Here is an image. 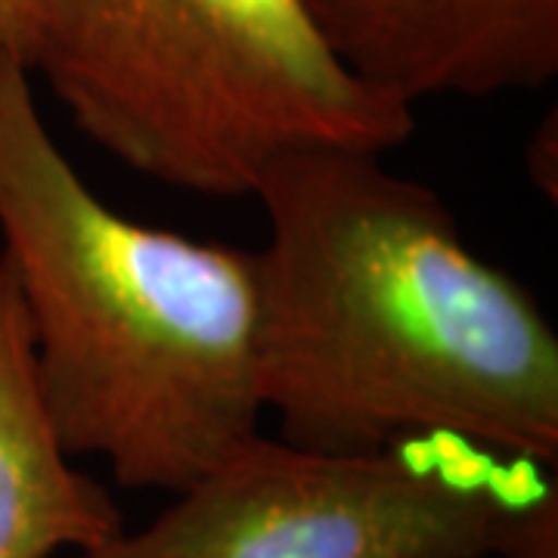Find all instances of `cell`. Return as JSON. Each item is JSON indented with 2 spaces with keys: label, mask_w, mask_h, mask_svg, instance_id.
I'll use <instances>...</instances> for the list:
<instances>
[{
  "label": "cell",
  "mask_w": 558,
  "mask_h": 558,
  "mask_svg": "<svg viewBox=\"0 0 558 558\" xmlns=\"http://www.w3.org/2000/svg\"><path fill=\"white\" fill-rule=\"evenodd\" d=\"M260 395L279 438L326 453L453 440L556 465L558 336L381 153L292 149L260 174Z\"/></svg>",
  "instance_id": "1"
},
{
  "label": "cell",
  "mask_w": 558,
  "mask_h": 558,
  "mask_svg": "<svg viewBox=\"0 0 558 558\" xmlns=\"http://www.w3.org/2000/svg\"><path fill=\"white\" fill-rule=\"evenodd\" d=\"M0 258L69 457L178 494L260 435L258 255L121 215L47 131L0 53Z\"/></svg>",
  "instance_id": "2"
},
{
  "label": "cell",
  "mask_w": 558,
  "mask_h": 558,
  "mask_svg": "<svg viewBox=\"0 0 558 558\" xmlns=\"http://www.w3.org/2000/svg\"><path fill=\"white\" fill-rule=\"evenodd\" d=\"M28 72L124 168L215 199L252 196L292 149L388 153L416 131L329 53L304 0H38Z\"/></svg>",
  "instance_id": "3"
},
{
  "label": "cell",
  "mask_w": 558,
  "mask_h": 558,
  "mask_svg": "<svg viewBox=\"0 0 558 558\" xmlns=\"http://www.w3.org/2000/svg\"><path fill=\"white\" fill-rule=\"evenodd\" d=\"M490 459L453 440L326 453L255 435L81 558H499L546 484L519 490Z\"/></svg>",
  "instance_id": "4"
},
{
  "label": "cell",
  "mask_w": 558,
  "mask_h": 558,
  "mask_svg": "<svg viewBox=\"0 0 558 558\" xmlns=\"http://www.w3.org/2000/svg\"><path fill=\"white\" fill-rule=\"evenodd\" d=\"M329 53L403 106L539 90L558 75V0H304Z\"/></svg>",
  "instance_id": "5"
},
{
  "label": "cell",
  "mask_w": 558,
  "mask_h": 558,
  "mask_svg": "<svg viewBox=\"0 0 558 558\" xmlns=\"http://www.w3.org/2000/svg\"><path fill=\"white\" fill-rule=\"evenodd\" d=\"M121 531L116 499L50 422L16 277L0 258V558H81Z\"/></svg>",
  "instance_id": "6"
},
{
  "label": "cell",
  "mask_w": 558,
  "mask_h": 558,
  "mask_svg": "<svg viewBox=\"0 0 558 558\" xmlns=\"http://www.w3.org/2000/svg\"><path fill=\"white\" fill-rule=\"evenodd\" d=\"M499 558H558V490L546 484L524 506Z\"/></svg>",
  "instance_id": "7"
},
{
  "label": "cell",
  "mask_w": 558,
  "mask_h": 558,
  "mask_svg": "<svg viewBox=\"0 0 558 558\" xmlns=\"http://www.w3.org/2000/svg\"><path fill=\"white\" fill-rule=\"evenodd\" d=\"M38 0H0V53L20 60L25 69L35 50Z\"/></svg>",
  "instance_id": "8"
}]
</instances>
